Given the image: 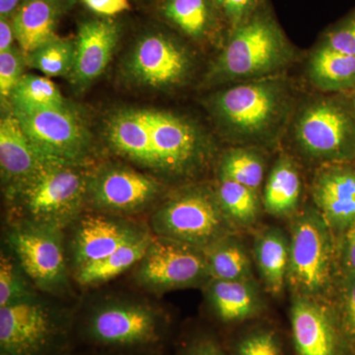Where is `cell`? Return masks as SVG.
<instances>
[{"label":"cell","instance_id":"cell-1","mask_svg":"<svg viewBox=\"0 0 355 355\" xmlns=\"http://www.w3.org/2000/svg\"><path fill=\"white\" fill-rule=\"evenodd\" d=\"M300 97L286 73L222 86L205 98V106L229 146L270 153L282 146Z\"/></svg>","mask_w":355,"mask_h":355},{"label":"cell","instance_id":"cell-2","mask_svg":"<svg viewBox=\"0 0 355 355\" xmlns=\"http://www.w3.org/2000/svg\"><path fill=\"white\" fill-rule=\"evenodd\" d=\"M88 166L43 158L38 167L4 190L8 223L64 231L86 209Z\"/></svg>","mask_w":355,"mask_h":355},{"label":"cell","instance_id":"cell-3","mask_svg":"<svg viewBox=\"0 0 355 355\" xmlns=\"http://www.w3.org/2000/svg\"><path fill=\"white\" fill-rule=\"evenodd\" d=\"M296 60L295 48L266 4L229 33L207 69L203 84L222 87L286 74Z\"/></svg>","mask_w":355,"mask_h":355},{"label":"cell","instance_id":"cell-4","mask_svg":"<svg viewBox=\"0 0 355 355\" xmlns=\"http://www.w3.org/2000/svg\"><path fill=\"white\" fill-rule=\"evenodd\" d=\"M171 331L162 308L137 299H110L77 317V343L127 355H161Z\"/></svg>","mask_w":355,"mask_h":355},{"label":"cell","instance_id":"cell-5","mask_svg":"<svg viewBox=\"0 0 355 355\" xmlns=\"http://www.w3.org/2000/svg\"><path fill=\"white\" fill-rule=\"evenodd\" d=\"M282 144L294 158L316 168L355 161V113L347 96H301Z\"/></svg>","mask_w":355,"mask_h":355},{"label":"cell","instance_id":"cell-6","mask_svg":"<svg viewBox=\"0 0 355 355\" xmlns=\"http://www.w3.org/2000/svg\"><path fill=\"white\" fill-rule=\"evenodd\" d=\"M146 153L140 169L164 182L193 183L216 164L211 135L188 116L146 109Z\"/></svg>","mask_w":355,"mask_h":355},{"label":"cell","instance_id":"cell-7","mask_svg":"<svg viewBox=\"0 0 355 355\" xmlns=\"http://www.w3.org/2000/svg\"><path fill=\"white\" fill-rule=\"evenodd\" d=\"M77 317L39 294L0 308V355H76Z\"/></svg>","mask_w":355,"mask_h":355},{"label":"cell","instance_id":"cell-8","mask_svg":"<svg viewBox=\"0 0 355 355\" xmlns=\"http://www.w3.org/2000/svg\"><path fill=\"white\" fill-rule=\"evenodd\" d=\"M148 227L154 236L202 250L237 230L224 214L214 184L197 182L182 184L161 200Z\"/></svg>","mask_w":355,"mask_h":355},{"label":"cell","instance_id":"cell-9","mask_svg":"<svg viewBox=\"0 0 355 355\" xmlns=\"http://www.w3.org/2000/svg\"><path fill=\"white\" fill-rule=\"evenodd\" d=\"M6 245L37 291L64 296L71 291L64 231L31 223L9 224Z\"/></svg>","mask_w":355,"mask_h":355},{"label":"cell","instance_id":"cell-10","mask_svg":"<svg viewBox=\"0 0 355 355\" xmlns=\"http://www.w3.org/2000/svg\"><path fill=\"white\" fill-rule=\"evenodd\" d=\"M331 232L314 205L294 216L287 282L295 294L316 298L328 288L334 261Z\"/></svg>","mask_w":355,"mask_h":355},{"label":"cell","instance_id":"cell-11","mask_svg":"<svg viewBox=\"0 0 355 355\" xmlns=\"http://www.w3.org/2000/svg\"><path fill=\"white\" fill-rule=\"evenodd\" d=\"M164 190V183L149 173L120 163H105L89 171L86 207L130 218L157 203Z\"/></svg>","mask_w":355,"mask_h":355},{"label":"cell","instance_id":"cell-12","mask_svg":"<svg viewBox=\"0 0 355 355\" xmlns=\"http://www.w3.org/2000/svg\"><path fill=\"white\" fill-rule=\"evenodd\" d=\"M132 277L137 286L151 293L205 286L211 279L203 250L158 236L133 268Z\"/></svg>","mask_w":355,"mask_h":355},{"label":"cell","instance_id":"cell-13","mask_svg":"<svg viewBox=\"0 0 355 355\" xmlns=\"http://www.w3.org/2000/svg\"><path fill=\"white\" fill-rule=\"evenodd\" d=\"M28 139L42 157L88 166L92 140L80 116L69 106L15 111Z\"/></svg>","mask_w":355,"mask_h":355},{"label":"cell","instance_id":"cell-14","mask_svg":"<svg viewBox=\"0 0 355 355\" xmlns=\"http://www.w3.org/2000/svg\"><path fill=\"white\" fill-rule=\"evenodd\" d=\"M195 70L190 49L165 33H148L133 46L125 62L132 81L156 90H173L186 85Z\"/></svg>","mask_w":355,"mask_h":355},{"label":"cell","instance_id":"cell-15","mask_svg":"<svg viewBox=\"0 0 355 355\" xmlns=\"http://www.w3.org/2000/svg\"><path fill=\"white\" fill-rule=\"evenodd\" d=\"M70 227L73 229L69 241L71 272L151 232L148 225L128 217L95 211L83 212Z\"/></svg>","mask_w":355,"mask_h":355},{"label":"cell","instance_id":"cell-16","mask_svg":"<svg viewBox=\"0 0 355 355\" xmlns=\"http://www.w3.org/2000/svg\"><path fill=\"white\" fill-rule=\"evenodd\" d=\"M310 191L331 231L342 234L355 223V161L316 168Z\"/></svg>","mask_w":355,"mask_h":355},{"label":"cell","instance_id":"cell-17","mask_svg":"<svg viewBox=\"0 0 355 355\" xmlns=\"http://www.w3.org/2000/svg\"><path fill=\"white\" fill-rule=\"evenodd\" d=\"M120 39V26L109 19L85 21L79 26L76 58L69 74L74 87L84 90L107 69Z\"/></svg>","mask_w":355,"mask_h":355},{"label":"cell","instance_id":"cell-18","mask_svg":"<svg viewBox=\"0 0 355 355\" xmlns=\"http://www.w3.org/2000/svg\"><path fill=\"white\" fill-rule=\"evenodd\" d=\"M291 322L297 355H338V338L333 319L316 299L295 294Z\"/></svg>","mask_w":355,"mask_h":355},{"label":"cell","instance_id":"cell-19","mask_svg":"<svg viewBox=\"0 0 355 355\" xmlns=\"http://www.w3.org/2000/svg\"><path fill=\"white\" fill-rule=\"evenodd\" d=\"M205 287L209 309L221 323L245 321L263 309L261 292L253 279H211Z\"/></svg>","mask_w":355,"mask_h":355},{"label":"cell","instance_id":"cell-20","mask_svg":"<svg viewBox=\"0 0 355 355\" xmlns=\"http://www.w3.org/2000/svg\"><path fill=\"white\" fill-rule=\"evenodd\" d=\"M44 157L33 146L13 111L0 121V172L2 189L31 174Z\"/></svg>","mask_w":355,"mask_h":355},{"label":"cell","instance_id":"cell-21","mask_svg":"<svg viewBox=\"0 0 355 355\" xmlns=\"http://www.w3.org/2000/svg\"><path fill=\"white\" fill-rule=\"evenodd\" d=\"M162 13L178 31L196 43L221 41L222 29L228 31L212 0H164Z\"/></svg>","mask_w":355,"mask_h":355},{"label":"cell","instance_id":"cell-22","mask_svg":"<svg viewBox=\"0 0 355 355\" xmlns=\"http://www.w3.org/2000/svg\"><path fill=\"white\" fill-rule=\"evenodd\" d=\"M67 0H22L12 17L16 42L25 55L55 38Z\"/></svg>","mask_w":355,"mask_h":355},{"label":"cell","instance_id":"cell-23","mask_svg":"<svg viewBox=\"0 0 355 355\" xmlns=\"http://www.w3.org/2000/svg\"><path fill=\"white\" fill-rule=\"evenodd\" d=\"M308 83L321 94H349L355 90V58L318 43L305 65Z\"/></svg>","mask_w":355,"mask_h":355},{"label":"cell","instance_id":"cell-24","mask_svg":"<svg viewBox=\"0 0 355 355\" xmlns=\"http://www.w3.org/2000/svg\"><path fill=\"white\" fill-rule=\"evenodd\" d=\"M303 184L297 160L280 151L266 177L263 207L270 216L286 217L295 214L302 197Z\"/></svg>","mask_w":355,"mask_h":355},{"label":"cell","instance_id":"cell-25","mask_svg":"<svg viewBox=\"0 0 355 355\" xmlns=\"http://www.w3.org/2000/svg\"><path fill=\"white\" fill-rule=\"evenodd\" d=\"M254 257L266 289L272 295H279L289 266V241L284 231L277 227L261 230L254 237Z\"/></svg>","mask_w":355,"mask_h":355},{"label":"cell","instance_id":"cell-26","mask_svg":"<svg viewBox=\"0 0 355 355\" xmlns=\"http://www.w3.org/2000/svg\"><path fill=\"white\" fill-rule=\"evenodd\" d=\"M153 236L151 232L147 233L101 260L80 266L72 272L74 282L81 287H94L116 279L137 265L146 254Z\"/></svg>","mask_w":355,"mask_h":355},{"label":"cell","instance_id":"cell-27","mask_svg":"<svg viewBox=\"0 0 355 355\" xmlns=\"http://www.w3.org/2000/svg\"><path fill=\"white\" fill-rule=\"evenodd\" d=\"M268 153L260 147H228L217 158L216 178L231 180L259 191L265 181Z\"/></svg>","mask_w":355,"mask_h":355},{"label":"cell","instance_id":"cell-28","mask_svg":"<svg viewBox=\"0 0 355 355\" xmlns=\"http://www.w3.org/2000/svg\"><path fill=\"white\" fill-rule=\"evenodd\" d=\"M224 214L236 229L254 226L261 216L263 200L258 191L227 179L214 184Z\"/></svg>","mask_w":355,"mask_h":355},{"label":"cell","instance_id":"cell-29","mask_svg":"<svg viewBox=\"0 0 355 355\" xmlns=\"http://www.w3.org/2000/svg\"><path fill=\"white\" fill-rule=\"evenodd\" d=\"M211 279H253L251 259L235 234L229 235L203 250Z\"/></svg>","mask_w":355,"mask_h":355},{"label":"cell","instance_id":"cell-30","mask_svg":"<svg viewBox=\"0 0 355 355\" xmlns=\"http://www.w3.org/2000/svg\"><path fill=\"white\" fill-rule=\"evenodd\" d=\"M15 111H36L67 106L57 85L49 77L24 74L10 96Z\"/></svg>","mask_w":355,"mask_h":355},{"label":"cell","instance_id":"cell-31","mask_svg":"<svg viewBox=\"0 0 355 355\" xmlns=\"http://www.w3.org/2000/svg\"><path fill=\"white\" fill-rule=\"evenodd\" d=\"M76 42L55 38L26 55L27 64L46 77L69 76L73 69Z\"/></svg>","mask_w":355,"mask_h":355},{"label":"cell","instance_id":"cell-32","mask_svg":"<svg viewBox=\"0 0 355 355\" xmlns=\"http://www.w3.org/2000/svg\"><path fill=\"white\" fill-rule=\"evenodd\" d=\"M37 291L15 257L2 250L0 254V308L38 295Z\"/></svg>","mask_w":355,"mask_h":355},{"label":"cell","instance_id":"cell-33","mask_svg":"<svg viewBox=\"0 0 355 355\" xmlns=\"http://www.w3.org/2000/svg\"><path fill=\"white\" fill-rule=\"evenodd\" d=\"M26 55L19 46L0 53V97L1 101L10 100L14 88L24 76Z\"/></svg>","mask_w":355,"mask_h":355},{"label":"cell","instance_id":"cell-34","mask_svg":"<svg viewBox=\"0 0 355 355\" xmlns=\"http://www.w3.org/2000/svg\"><path fill=\"white\" fill-rule=\"evenodd\" d=\"M318 43L355 58V8L331 26Z\"/></svg>","mask_w":355,"mask_h":355},{"label":"cell","instance_id":"cell-35","mask_svg":"<svg viewBox=\"0 0 355 355\" xmlns=\"http://www.w3.org/2000/svg\"><path fill=\"white\" fill-rule=\"evenodd\" d=\"M229 33L249 20L266 6V0H212Z\"/></svg>","mask_w":355,"mask_h":355},{"label":"cell","instance_id":"cell-36","mask_svg":"<svg viewBox=\"0 0 355 355\" xmlns=\"http://www.w3.org/2000/svg\"><path fill=\"white\" fill-rule=\"evenodd\" d=\"M236 355H282L279 338L273 331L257 329L238 343Z\"/></svg>","mask_w":355,"mask_h":355},{"label":"cell","instance_id":"cell-37","mask_svg":"<svg viewBox=\"0 0 355 355\" xmlns=\"http://www.w3.org/2000/svg\"><path fill=\"white\" fill-rule=\"evenodd\" d=\"M179 355H226L220 343L209 335H198L186 343Z\"/></svg>","mask_w":355,"mask_h":355},{"label":"cell","instance_id":"cell-38","mask_svg":"<svg viewBox=\"0 0 355 355\" xmlns=\"http://www.w3.org/2000/svg\"><path fill=\"white\" fill-rule=\"evenodd\" d=\"M340 265L343 275L355 273V223L342 233Z\"/></svg>","mask_w":355,"mask_h":355},{"label":"cell","instance_id":"cell-39","mask_svg":"<svg viewBox=\"0 0 355 355\" xmlns=\"http://www.w3.org/2000/svg\"><path fill=\"white\" fill-rule=\"evenodd\" d=\"M343 304L347 329L355 336V273L343 275Z\"/></svg>","mask_w":355,"mask_h":355},{"label":"cell","instance_id":"cell-40","mask_svg":"<svg viewBox=\"0 0 355 355\" xmlns=\"http://www.w3.org/2000/svg\"><path fill=\"white\" fill-rule=\"evenodd\" d=\"M87 8L102 16H114L130 9L128 0H83Z\"/></svg>","mask_w":355,"mask_h":355},{"label":"cell","instance_id":"cell-41","mask_svg":"<svg viewBox=\"0 0 355 355\" xmlns=\"http://www.w3.org/2000/svg\"><path fill=\"white\" fill-rule=\"evenodd\" d=\"M16 36L12 20L0 17V53L15 46Z\"/></svg>","mask_w":355,"mask_h":355},{"label":"cell","instance_id":"cell-42","mask_svg":"<svg viewBox=\"0 0 355 355\" xmlns=\"http://www.w3.org/2000/svg\"><path fill=\"white\" fill-rule=\"evenodd\" d=\"M22 0H0V17L12 19Z\"/></svg>","mask_w":355,"mask_h":355},{"label":"cell","instance_id":"cell-43","mask_svg":"<svg viewBox=\"0 0 355 355\" xmlns=\"http://www.w3.org/2000/svg\"><path fill=\"white\" fill-rule=\"evenodd\" d=\"M347 96V99H349L350 106H352V110L355 113V90L352 91V93H349V94H345Z\"/></svg>","mask_w":355,"mask_h":355},{"label":"cell","instance_id":"cell-44","mask_svg":"<svg viewBox=\"0 0 355 355\" xmlns=\"http://www.w3.org/2000/svg\"><path fill=\"white\" fill-rule=\"evenodd\" d=\"M98 354H92V355H127V354H116V352H105V350H98Z\"/></svg>","mask_w":355,"mask_h":355}]
</instances>
